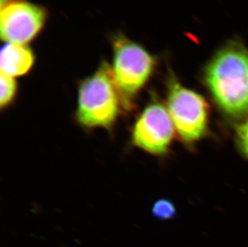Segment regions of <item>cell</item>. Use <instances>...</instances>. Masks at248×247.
<instances>
[{
  "label": "cell",
  "mask_w": 248,
  "mask_h": 247,
  "mask_svg": "<svg viewBox=\"0 0 248 247\" xmlns=\"http://www.w3.org/2000/svg\"><path fill=\"white\" fill-rule=\"evenodd\" d=\"M175 134L166 105L153 95L134 122L132 145L152 156H164L170 151Z\"/></svg>",
  "instance_id": "cell-5"
},
{
  "label": "cell",
  "mask_w": 248,
  "mask_h": 247,
  "mask_svg": "<svg viewBox=\"0 0 248 247\" xmlns=\"http://www.w3.org/2000/svg\"><path fill=\"white\" fill-rule=\"evenodd\" d=\"M235 138L239 150L248 158V115L237 126Z\"/></svg>",
  "instance_id": "cell-10"
},
{
  "label": "cell",
  "mask_w": 248,
  "mask_h": 247,
  "mask_svg": "<svg viewBox=\"0 0 248 247\" xmlns=\"http://www.w3.org/2000/svg\"><path fill=\"white\" fill-rule=\"evenodd\" d=\"M122 111L123 101L111 67L103 61L95 73L79 84L76 122L84 129L110 131Z\"/></svg>",
  "instance_id": "cell-2"
},
{
  "label": "cell",
  "mask_w": 248,
  "mask_h": 247,
  "mask_svg": "<svg viewBox=\"0 0 248 247\" xmlns=\"http://www.w3.org/2000/svg\"><path fill=\"white\" fill-rule=\"evenodd\" d=\"M1 95H0V108L2 111L7 109L14 104L16 100L19 86L16 78L1 73Z\"/></svg>",
  "instance_id": "cell-8"
},
{
  "label": "cell",
  "mask_w": 248,
  "mask_h": 247,
  "mask_svg": "<svg viewBox=\"0 0 248 247\" xmlns=\"http://www.w3.org/2000/svg\"><path fill=\"white\" fill-rule=\"evenodd\" d=\"M35 62L34 52L27 45L7 43L1 50V73L15 78L28 75Z\"/></svg>",
  "instance_id": "cell-7"
},
{
  "label": "cell",
  "mask_w": 248,
  "mask_h": 247,
  "mask_svg": "<svg viewBox=\"0 0 248 247\" xmlns=\"http://www.w3.org/2000/svg\"><path fill=\"white\" fill-rule=\"evenodd\" d=\"M166 79V105L176 135L184 145L192 146L208 133V103L197 92L184 86L171 71Z\"/></svg>",
  "instance_id": "cell-4"
},
{
  "label": "cell",
  "mask_w": 248,
  "mask_h": 247,
  "mask_svg": "<svg viewBox=\"0 0 248 247\" xmlns=\"http://www.w3.org/2000/svg\"><path fill=\"white\" fill-rule=\"evenodd\" d=\"M47 10L25 0H16L1 8L0 35L7 43L28 45L45 28Z\"/></svg>",
  "instance_id": "cell-6"
},
{
  "label": "cell",
  "mask_w": 248,
  "mask_h": 247,
  "mask_svg": "<svg viewBox=\"0 0 248 247\" xmlns=\"http://www.w3.org/2000/svg\"><path fill=\"white\" fill-rule=\"evenodd\" d=\"M152 214L157 219H171L176 215V209L170 201L161 199L157 201L153 205Z\"/></svg>",
  "instance_id": "cell-9"
},
{
  "label": "cell",
  "mask_w": 248,
  "mask_h": 247,
  "mask_svg": "<svg viewBox=\"0 0 248 247\" xmlns=\"http://www.w3.org/2000/svg\"><path fill=\"white\" fill-rule=\"evenodd\" d=\"M16 0H1V8L5 7L6 5L9 4L11 2H14Z\"/></svg>",
  "instance_id": "cell-11"
},
{
  "label": "cell",
  "mask_w": 248,
  "mask_h": 247,
  "mask_svg": "<svg viewBox=\"0 0 248 247\" xmlns=\"http://www.w3.org/2000/svg\"><path fill=\"white\" fill-rule=\"evenodd\" d=\"M112 77L122 96L124 112L135 108L138 94L151 79L157 61L145 47L124 35L113 36Z\"/></svg>",
  "instance_id": "cell-3"
},
{
  "label": "cell",
  "mask_w": 248,
  "mask_h": 247,
  "mask_svg": "<svg viewBox=\"0 0 248 247\" xmlns=\"http://www.w3.org/2000/svg\"><path fill=\"white\" fill-rule=\"evenodd\" d=\"M204 84L221 112L232 119L248 115V50L230 41L214 54L202 76Z\"/></svg>",
  "instance_id": "cell-1"
}]
</instances>
